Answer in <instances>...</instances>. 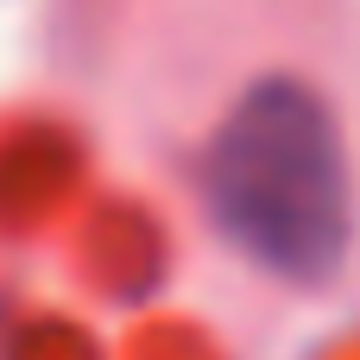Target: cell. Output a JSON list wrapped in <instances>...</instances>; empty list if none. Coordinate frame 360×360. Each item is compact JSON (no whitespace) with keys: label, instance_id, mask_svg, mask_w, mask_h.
Wrapping results in <instances>:
<instances>
[{"label":"cell","instance_id":"6da1fadb","mask_svg":"<svg viewBox=\"0 0 360 360\" xmlns=\"http://www.w3.org/2000/svg\"><path fill=\"white\" fill-rule=\"evenodd\" d=\"M209 209L221 234L278 278H329L354 234L348 152L304 82H259L209 146Z\"/></svg>","mask_w":360,"mask_h":360}]
</instances>
